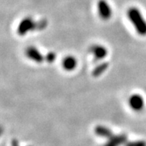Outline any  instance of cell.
<instances>
[{
    "mask_svg": "<svg viewBox=\"0 0 146 146\" xmlns=\"http://www.w3.org/2000/svg\"><path fill=\"white\" fill-rule=\"evenodd\" d=\"M108 62H104L102 63L101 65H99L98 66H96L95 68V69L93 71V75L94 76H100L101 74H102L106 71V69L108 68Z\"/></svg>",
    "mask_w": 146,
    "mask_h": 146,
    "instance_id": "obj_10",
    "label": "cell"
},
{
    "mask_svg": "<svg viewBox=\"0 0 146 146\" xmlns=\"http://www.w3.org/2000/svg\"><path fill=\"white\" fill-rule=\"evenodd\" d=\"M56 59V54L53 52H50L49 54H47L46 56V59L48 62H54Z\"/></svg>",
    "mask_w": 146,
    "mask_h": 146,
    "instance_id": "obj_13",
    "label": "cell"
},
{
    "mask_svg": "<svg viewBox=\"0 0 146 146\" xmlns=\"http://www.w3.org/2000/svg\"><path fill=\"white\" fill-rule=\"evenodd\" d=\"M33 30H36V22H34L31 17H26L19 25L17 32L19 35L25 36Z\"/></svg>",
    "mask_w": 146,
    "mask_h": 146,
    "instance_id": "obj_2",
    "label": "cell"
},
{
    "mask_svg": "<svg viewBox=\"0 0 146 146\" xmlns=\"http://www.w3.org/2000/svg\"><path fill=\"white\" fill-rule=\"evenodd\" d=\"M129 105L133 110L139 111L144 107V100L140 95L133 94L130 97Z\"/></svg>",
    "mask_w": 146,
    "mask_h": 146,
    "instance_id": "obj_4",
    "label": "cell"
},
{
    "mask_svg": "<svg viewBox=\"0 0 146 146\" xmlns=\"http://www.w3.org/2000/svg\"><path fill=\"white\" fill-rule=\"evenodd\" d=\"M48 25V22L45 19H42V20L39 21V22H36V30H43L46 28V26Z\"/></svg>",
    "mask_w": 146,
    "mask_h": 146,
    "instance_id": "obj_12",
    "label": "cell"
},
{
    "mask_svg": "<svg viewBox=\"0 0 146 146\" xmlns=\"http://www.w3.org/2000/svg\"><path fill=\"white\" fill-rule=\"evenodd\" d=\"M128 17L137 33L141 36L146 35V21L140 11L137 7H131L128 11Z\"/></svg>",
    "mask_w": 146,
    "mask_h": 146,
    "instance_id": "obj_1",
    "label": "cell"
},
{
    "mask_svg": "<svg viewBox=\"0 0 146 146\" xmlns=\"http://www.w3.org/2000/svg\"><path fill=\"white\" fill-rule=\"evenodd\" d=\"M25 54L28 57V59H31L36 62H42V61L44 60V57L42 56V55L34 47H28L25 50Z\"/></svg>",
    "mask_w": 146,
    "mask_h": 146,
    "instance_id": "obj_5",
    "label": "cell"
},
{
    "mask_svg": "<svg viewBox=\"0 0 146 146\" xmlns=\"http://www.w3.org/2000/svg\"><path fill=\"white\" fill-rule=\"evenodd\" d=\"M99 14L104 20L109 19L112 14V10L109 4L106 0H100L97 4Z\"/></svg>",
    "mask_w": 146,
    "mask_h": 146,
    "instance_id": "obj_3",
    "label": "cell"
},
{
    "mask_svg": "<svg viewBox=\"0 0 146 146\" xmlns=\"http://www.w3.org/2000/svg\"><path fill=\"white\" fill-rule=\"evenodd\" d=\"M127 141V136L125 134L113 135L108 139V141L103 146H120Z\"/></svg>",
    "mask_w": 146,
    "mask_h": 146,
    "instance_id": "obj_7",
    "label": "cell"
},
{
    "mask_svg": "<svg viewBox=\"0 0 146 146\" xmlns=\"http://www.w3.org/2000/svg\"><path fill=\"white\" fill-rule=\"evenodd\" d=\"M90 51L94 54V59L96 61H99V60H101L105 58L108 54L107 50L105 47L102 46V45H97V44L91 46Z\"/></svg>",
    "mask_w": 146,
    "mask_h": 146,
    "instance_id": "obj_6",
    "label": "cell"
},
{
    "mask_svg": "<svg viewBox=\"0 0 146 146\" xmlns=\"http://www.w3.org/2000/svg\"><path fill=\"white\" fill-rule=\"evenodd\" d=\"M95 133L99 137H104V138H106V139H109L110 137H111L113 135L112 131L109 128L102 125L96 127V128H95Z\"/></svg>",
    "mask_w": 146,
    "mask_h": 146,
    "instance_id": "obj_9",
    "label": "cell"
},
{
    "mask_svg": "<svg viewBox=\"0 0 146 146\" xmlns=\"http://www.w3.org/2000/svg\"><path fill=\"white\" fill-rule=\"evenodd\" d=\"M77 65L76 59L71 56H66L62 61V66L66 70H73Z\"/></svg>",
    "mask_w": 146,
    "mask_h": 146,
    "instance_id": "obj_8",
    "label": "cell"
},
{
    "mask_svg": "<svg viewBox=\"0 0 146 146\" xmlns=\"http://www.w3.org/2000/svg\"><path fill=\"white\" fill-rule=\"evenodd\" d=\"M2 133H3V128H2V127L0 126V136L2 135Z\"/></svg>",
    "mask_w": 146,
    "mask_h": 146,
    "instance_id": "obj_15",
    "label": "cell"
},
{
    "mask_svg": "<svg viewBox=\"0 0 146 146\" xmlns=\"http://www.w3.org/2000/svg\"><path fill=\"white\" fill-rule=\"evenodd\" d=\"M125 146H146V142L143 140L128 142V143H126Z\"/></svg>",
    "mask_w": 146,
    "mask_h": 146,
    "instance_id": "obj_11",
    "label": "cell"
},
{
    "mask_svg": "<svg viewBox=\"0 0 146 146\" xmlns=\"http://www.w3.org/2000/svg\"><path fill=\"white\" fill-rule=\"evenodd\" d=\"M11 146H19L18 141L17 139H13L12 143H11Z\"/></svg>",
    "mask_w": 146,
    "mask_h": 146,
    "instance_id": "obj_14",
    "label": "cell"
}]
</instances>
